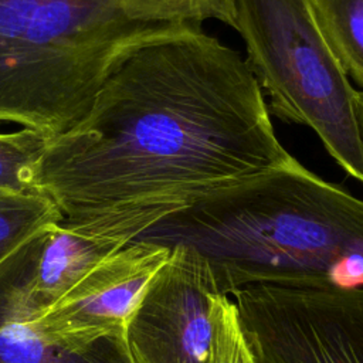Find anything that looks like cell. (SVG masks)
I'll use <instances>...</instances> for the list:
<instances>
[{
	"label": "cell",
	"instance_id": "9c48e42d",
	"mask_svg": "<svg viewBox=\"0 0 363 363\" xmlns=\"http://www.w3.org/2000/svg\"><path fill=\"white\" fill-rule=\"evenodd\" d=\"M125 244L84 234L62 223L51 224L33 237L28 296L44 312L62 298L85 274Z\"/></svg>",
	"mask_w": 363,
	"mask_h": 363
},
{
	"label": "cell",
	"instance_id": "8fae6325",
	"mask_svg": "<svg viewBox=\"0 0 363 363\" xmlns=\"http://www.w3.org/2000/svg\"><path fill=\"white\" fill-rule=\"evenodd\" d=\"M61 221L60 208L45 193L0 190V264L38 231Z\"/></svg>",
	"mask_w": 363,
	"mask_h": 363
},
{
	"label": "cell",
	"instance_id": "277c9868",
	"mask_svg": "<svg viewBox=\"0 0 363 363\" xmlns=\"http://www.w3.org/2000/svg\"><path fill=\"white\" fill-rule=\"evenodd\" d=\"M231 27L269 115L312 129L335 163L363 184L357 89L329 50L311 0H231Z\"/></svg>",
	"mask_w": 363,
	"mask_h": 363
},
{
	"label": "cell",
	"instance_id": "4fadbf2b",
	"mask_svg": "<svg viewBox=\"0 0 363 363\" xmlns=\"http://www.w3.org/2000/svg\"><path fill=\"white\" fill-rule=\"evenodd\" d=\"M123 11L139 21L164 26L200 27L218 20L233 26L231 0H119Z\"/></svg>",
	"mask_w": 363,
	"mask_h": 363
},
{
	"label": "cell",
	"instance_id": "5bb4252c",
	"mask_svg": "<svg viewBox=\"0 0 363 363\" xmlns=\"http://www.w3.org/2000/svg\"><path fill=\"white\" fill-rule=\"evenodd\" d=\"M211 320V343L206 363H258L244 333L238 306L227 295L214 298Z\"/></svg>",
	"mask_w": 363,
	"mask_h": 363
},
{
	"label": "cell",
	"instance_id": "9a60e30c",
	"mask_svg": "<svg viewBox=\"0 0 363 363\" xmlns=\"http://www.w3.org/2000/svg\"><path fill=\"white\" fill-rule=\"evenodd\" d=\"M354 115H356V123H357V132L359 139L363 149V92L357 91L354 98Z\"/></svg>",
	"mask_w": 363,
	"mask_h": 363
},
{
	"label": "cell",
	"instance_id": "8992f818",
	"mask_svg": "<svg viewBox=\"0 0 363 363\" xmlns=\"http://www.w3.org/2000/svg\"><path fill=\"white\" fill-rule=\"evenodd\" d=\"M217 295L207 259L191 247L172 245L126 325L133 363H206Z\"/></svg>",
	"mask_w": 363,
	"mask_h": 363
},
{
	"label": "cell",
	"instance_id": "5b68a950",
	"mask_svg": "<svg viewBox=\"0 0 363 363\" xmlns=\"http://www.w3.org/2000/svg\"><path fill=\"white\" fill-rule=\"evenodd\" d=\"M233 296L258 363H363V288L251 285Z\"/></svg>",
	"mask_w": 363,
	"mask_h": 363
},
{
	"label": "cell",
	"instance_id": "3957f363",
	"mask_svg": "<svg viewBox=\"0 0 363 363\" xmlns=\"http://www.w3.org/2000/svg\"><path fill=\"white\" fill-rule=\"evenodd\" d=\"M179 27L135 20L119 0H0V123L67 132L125 55Z\"/></svg>",
	"mask_w": 363,
	"mask_h": 363
},
{
	"label": "cell",
	"instance_id": "7a4b0ae2",
	"mask_svg": "<svg viewBox=\"0 0 363 363\" xmlns=\"http://www.w3.org/2000/svg\"><path fill=\"white\" fill-rule=\"evenodd\" d=\"M138 240L191 247L227 296L251 285L363 288V200L296 159L207 193Z\"/></svg>",
	"mask_w": 363,
	"mask_h": 363
},
{
	"label": "cell",
	"instance_id": "30bf717a",
	"mask_svg": "<svg viewBox=\"0 0 363 363\" xmlns=\"http://www.w3.org/2000/svg\"><path fill=\"white\" fill-rule=\"evenodd\" d=\"M311 6L342 71L363 92V0H311Z\"/></svg>",
	"mask_w": 363,
	"mask_h": 363
},
{
	"label": "cell",
	"instance_id": "ba28073f",
	"mask_svg": "<svg viewBox=\"0 0 363 363\" xmlns=\"http://www.w3.org/2000/svg\"><path fill=\"white\" fill-rule=\"evenodd\" d=\"M33 237L0 264V363H133L126 337L112 336L77 352L35 326L28 296Z\"/></svg>",
	"mask_w": 363,
	"mask_h": 363
},
{
	"label": "cell",
	"instance_id": "52a82bcc",
	"mask_svg": "<svg viewBox=\"0 0 363 363\" xmlns=\"http://www.w3.org/2000/svg\"><path fill=\"white\" fill-rule=\"evenodd\" d=\"M169 254L170 247L147 240L126 244L98 262L44 312L37 313L31 302L35 326L51 340L77 352L112 336L125 337L130 316Z\"/></svg>",
	"mask_w": 363,
	"mask_h": 363
},
{
	"label": "cell",
	"instance_id": "7c38bea8",
	"mask_svg": "<svg viewBox=\"0 0 363 363\" xmlns=\"http://www.w3.org/2000/svg\"><path fill=\"white\" fill-rule=\"evenodd\" d=\"M48 142V136L27 128L0 133V190L44 193L37 184V167Z\"/></svg>",
	"mask_w": 363,
	"mask_h": 363
},
{
	"label": "cell",
	"instance_id": "6da1fadb",
	"mask_svg": "<svg viewBox=\"0 0 363 363\" xmlns=\"http://www.w3.org/2000/svg\"><path fill=\"white\" fill-rule=\"evenodd\" d=\"M231 47L179 27L125 55L89 111L50 139L38 187L62 224L129 244L217 189L295 157Z\"/></svg>",
	"mask_w": 363,
	"mask_h": 363
}]
</instances>
